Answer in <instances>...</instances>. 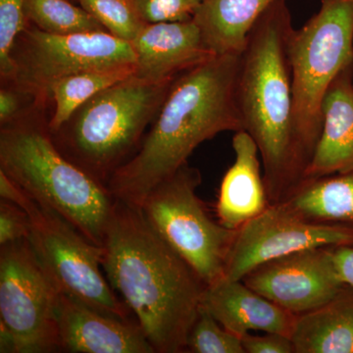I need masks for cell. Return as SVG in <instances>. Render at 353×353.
<instances>
[{"mask_svg":"<svg viewBox=\"0 0 353 353\" xmlns=\"http://www.w3.org/2000/svg\"><path fill=\"white\" fill-rule=\"evenodd\" d=\"M239 66L240 55H215L176 77L138 150L106 183L114 199L141 206L197 146L221 132L243 131Z\"/></svg>","mask_w":353,"mask_h":353,"instance_id":"obj_2","label":"cell"},{"mask_svg":"<svg viewBox=\"0 0 353 353\" xmlns=\"http://www.w3.org/2000/svg\"><path fill=\"white\" fill-rule=\"evenodd\" d=\"M136 65H121L94 69L58 80L50 88V99L54 104L48 121L51 134H54L83 103L121 81L134 75Z\"/></svg>","mask_w":353,"mask_h":353,"instance_id":"obj_21","label":"cell"},{"mask_svg":"<svg viewBox=\"0 0 353 353\" xmlns=\"http://www.w3.org/2000/svg\"><path fill=\"white\" fill-rule=\"evenodd\" d=\"M185 352L245 353L240 336L225 329L202 307L190 330Z\"/></svg>","mask_w":353,"mask_h":353,"instance_id":"obj_24","label":"cell"},{"mask_svg":"<svg viewBox=\"0 0 353 353\" xmlns=\"http://www.w3.org/2000/svg\"><path fill=\"white\" fill-rule=\"evenodd\" d=\"M101 265L157 353L185 352L205 283L139 206L115 199Z\"/></svg>","mask_w":353,"mask_h":353,"instance_id":"obj_1","label":"cell"},{"mask_svg":"<svg viewBox=\"0 0 353 353\" xmlns=\"http://www.w3.org/2000/svg\"><path fill=\"white\" fill-rule=\"evenodd\" d=\"M26 0H0V76L6 82L12 74L11 52L20 32L28 25Z\"/></svg>","mask_w":353,"mask_h":353,"instance_id":"obj_25","label":"cell"},{"mask_svg":"<svg viewBox=\"0 0 353 353\" xmlns=\"http://www.w3.org/2000/svg\"><path fill=\"white\" fill-rule=\"evenodd\" d=\"M332 248H308L270 260L241 281L292 314H303L328 303L345 285Z\"/></svg>","mask_w":353,"mask_h":353,"instance_id":"obj_12","label":"cell"},{"mask_svg":"<svg viewBox=\"0 0 353 353\" xmlns=\"http://www.w3.org/2000/svg\"><path fill=\"white\" fill-rule=\"evenodd\" d=\"M134 75L83 103L54 134L65 157L104 185L136 153L172 83Z\"/></svg>","mask_w":353,"mask_h":353,"instance_id":"obj_5","label":"cell"},{"mask_svg":"<svg viewBox=\"0 0 353 353\" xmlns=\"http://www.w3.org/2000/svg\"><path fill=\"white\" fill-rule=\"evenodd\" d=\"M234 164L221 182L216 212L230 230L240 229L270 206L256 143L245 131L234 132Z\"/></svg>","mask_w":353,"mask_h":353,"instance_id":"obj_17","label":"cell"},{"mask_svg":"<svg viewBox=\"0 0 353 353\" xmlns=\"http://www.w3.org/2000/svg\"><path fill=\"white\" fill-rule=\"evenodd\" d=\"M201 307L240 338L250 331L290 336L296 319V315L261 296L241 280L221 279L208 285Z\"/></svg>","mask_w":353,"mask_h":353,"instance_id":"obj_15","label":"cell"},{"mask_svg":"<svg viewBox=\"0 0 353 353\" xmlns=\"http://www.w3.org/2000/svg\"><path fill=\"white\" fill-rule=\"evenodd\" d=\"M347 245H353L352 227L307 219L284 202L272 204L236 230L223 279L243 280L255 267L299 250Z\"/></svg>","mask_w":353,"mask_h":353,"instance_id":"obj_11","label":"cell"},{"mask_svg":"<svg viewBox=\"0 0 353 353\" xmlns=\"http://www.w3.org/2000/svg\"><path fill=\"white\" fill-rule=\"evenodd\" d=\"M60 294L29 240L0 246V352H60Z\"/></svg>","mask_w":353,"mask_h":353,"instance_id":"obj_8","label":"cell"},{"mask_svg":"<svg viewBox=\"0 0 353 353\" xmlns=\"http://www.w3.org/2000/svg\"><path fill=\"white\" fill-rule=\"evenodd\" d=\"M16 204L30 216L28 240L59 292L104 314L132 320L131 310L116 296L102 269L103 248L25 192Z\"/></svg>","mask_w":353,"mask_h":353,"instance_id":"obj_9","label":"cell"},{"mask_svg":"<svg viewBox=\"0 0 353 353\" xmlns=\"http://www.w3.org/2000/svg\"><path fill=\"white\" fill-rule=\"evenodd\" d=\"M131 44L136 54L134 76L157 83L174 81L215 57L194 20L146 24Z\"/></svg>","mask_w":353,"mask_h":353,"instance_id":"obj_14","label":"cell"},{"mask_svg":"<svg viewBox=\"0 0 353 353\" xmlns=\"http://www.w3.org/2000/svg\"><path fill=\"white\" fill-rule=\"evenodd\" d=\"M290 339L296 353H353V287L343 285L328 303L297 315Z\"/></svg>","mask_w":353,"mask_h":353,"instance_id":"obj_19","label":"cell"},{"mask_svg":"<svg viewBox=\"0 0 353 353\" xmlns=\"http://www.w3.org/2000/svg\"><path fill=\"white\" fill-rule=\"evenodd\" d=\"M275 0H201L194 22L215 55H241L248 37Z\"/></svg>","mask_w":353,"mask_h":353,"instance_id":"obj_18","label":"cell"},{"mask_svg":"<svg viewBox=\"0 0 353 353\" xmlns=\"http://www.w3.org/2000/svg\"><path fill=\"white\" fill-rule=\"evenodd\" d=\"M12 74L6 83L46 106L57 81L90 70L136 65L131 43L106 31L48 34L31 24L20 32L11 52Z\"/></svg>","mask_w":353,"mask_h":353,"instance_id":"obj_10","label":"cell"},{"mask_svg":"<svg viewBox=\"0 0 353 353\" xmlns=\"http://www.w3.org/2000/svg\"><path fill=\"white\" fill-rule=\"evenodd\" d=\"M241 341L245 353H296L294 343L287 334L246 333L241 336Z\"/></svg>","mask_w":353,"mask_h":353,"instance_id":"obj_29","label":"cell"},{"mask_svg":"<svg viewBox=\"0 0 353 353\" xmlns=\"http://www.w3.org/2000/svg\"><path fill=\"white\" fill-rule=\"evenodd\" d=\"M116 38L132 43L146 23L132 0H75Z\"/></svg>","mask_w":353,"mask_h":353,"instance_id":"obj_23","label":"cell"},{"mask_svg":"<svg viewBox=\"0 0 353 353\" xmlns=\"http://www.w3.org/2000/svg\"><path fill=\"white\" fill-rule=\"evenodd\" d=\"M31 220L24 208L13 202L0 201V246L28 240Z\"/></svg>","mask_w":353,"mask_h":353,"instance_id":"obj_27","label":"cell"},{"mask_svg":"<svg viewBox=\"0 0 353 353\" xmlns=\"http://www.w3.org/2000/svg\"><path fill=\"white\" fill-rule=\"evenodd\" d=\"M60 352L157 353L138 322L119 319L66 294L57 303Z\"/></svg>","mask_w":353,"mask_h":353,"instance_id":"obj_13","label":"cell"},{"mask_svg":"<svg viewBox=\"0 0 353 353\" xmlns=\"http://www.w3.org/2000/svg\"><path fill=\"white\" fill-rule=\"evenodd\" d=\"M332 253L341 282L353 287V245L333 246Z\"/></svg>","mask_w":353,"mask_h":353,"instance_id":"obj_30","label":"cell"},{"mask_svg":"<svg viewBox=\"0 0 353 353\" xmlns=\"http://www.w3.org/2000/svg\"><path fill=\"white\" fill-rule=\"evenodd\" d=\"M320 2L319 11L292 31L289 44L294 129L304 174L321 134L325 94L353 63V0Z\"/></svg>","mask_w":353,"mask_h":353,"instance_id":"obj_6","label":"cell"},{"mask_svg":"<svg viewBox=\"0 0 353 353\" xmlns=\"http://www.w3.org/2000/svg\"><path fill=\"white\" fill-rule=\"evenodd\" d=\"M283 202L307 219L353 228V170L304 181Z\"/></svg>","mask_w":353,"mask_h":353,"instance_id":"obj_20","label":"cell"},{"mask_svg":"<svg viewBox=\"0 0 353 353\" xmlns=\"http://www.w3.org/2000/svg\"><path fill=\"white\" fill-rule=\"evenodd\" d=\"M34 106L0 130V170L39 203L57 211L97 246H103L115 199L106 185L65 157L44 114Z\"/></svg>","mask_w":353,"mask_h":353,"instance_id":"obj_4","label":"cell"},{"mask_svg":"<svg viewBox=\"0 0 353 353\" xmlns=\"http://www.w3.org/2000/svg\"><path fill=\"white\" fill-rule=\"evenodd\" d=\"M201 181V171L185 163L158 183L139 208L157 234L210 285L224 277L236 231L209 215L196 194Z\"/></svg>","mask_w":353,"mask_h":353,"instance_id":"obj_7","label":"cell"},{"mask_svg":"<svg viewBox=\"0 0 353 353\" xmlns=\"http://www.w3.org/2000/svg\"><path fill=\"white\" fill-rule=\"evenodd\" d=\"M146 24L192 20L201 0H132Z\"/></svg>","mask_w":353,"mask_h":353,"instance_id":"obj_26","label":"cell"},{"mask_svg":"<svg viewBox=\"0 0 353 353\" xmlns=\"http://www.w3.org/2000/svg\"><path fill=\"white\" fill-rule=\"evenodd\" d=\"M322 114L321 134L303 182L353 170V63L330 85Z\"/></svg>","mask_w":353,"mask_h":353,"instance_id":"obj_16","label":"cell"},{"mask_svg":"<svg viewBox=\"0 0 353 353\" xmlns=\"http://www.w3.org/2000/svg\"><path fill=\"white\" fill-rule=\"evenodd\" d=\"M37 103L31 95L18 90L11 83H2L0 90V124H9L29 112Z\"/></svg>","mask_w":353,"mask_h":353,"instance_id":"obj_28","label":"cell"},{"mask_svg":"<svg viewBox=\"0 0 353 353\" xmlns=\"http://www.w3.org/2000/svg\"><path fill=\"white\" fill-rule=\"evenodd\" d=\"M285 0H275L253 28L240 55L236 102L243 131L259 148L270 205L303 183L294 121L289 44L294 31Z\"/></svg>","mask_w":353,"mask_h":353,"instance_id":"obj_3","label":"cell"},{"mask_svg":"<svg viewBox=\"0 0 353 353\" xmlns=\"http://www.w3.org/2000/svg\"><path fill=\"white\" fill-rule=\"evenodd\" d=\"M25 16L28 24L48 34L106 31L94 16L70 0H26Z\"/></svg>","mask_w":353,"mask_h":353,"instance_id":"obj_22","label":"cell"}]
</instances>
